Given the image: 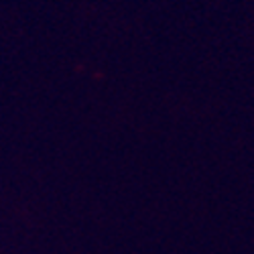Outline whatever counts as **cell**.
<instances>
[]
</instances>
